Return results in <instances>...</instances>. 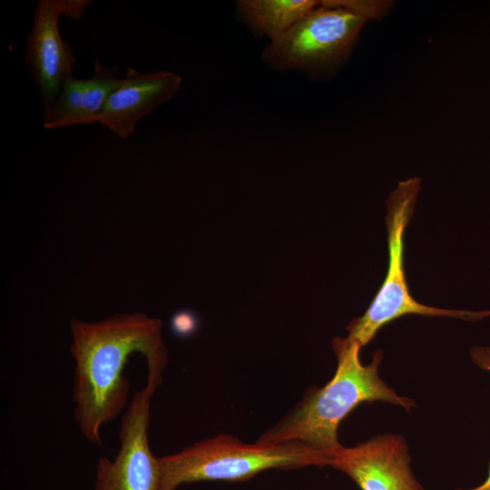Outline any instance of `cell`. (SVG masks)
Returning <instances> with one entry per match:
<instances>
[{
	"instance_id": "6da1fadb",
	"label": "cell",
	"mask_w": 490,
	"mask_h": 490,
	"mask_svg": "<svg viewBox=\"0 0 490 490\" xmlns=\"http://www.w3.org/2000/svg\"><path fill=\"white\" fill-rule=\"evenodd\" d=\"M162 326L159 318L142 312L118 313L97 322L71 320L74 416L89 443L102 445L103 426L126 408L130 384L123 370L132 354L145 357L146 382L162 384L168 360Z\"/></svg>"
},
{
	"instance_id": "7a4b0ae2",
	"label": "cell",
	"mask_w": 490,
	"mask_h": 490,
	"mask_svg": "<svg viewBox=\"0 0 490 490\" xmlns=\"http://www.w3.org/2000/svg\"><path fill=\"white\" fill-rule=\"evenodd\" d=\"M338 367L332 379L312 391L286 417L261 435L259 442H298L325 454L328 458L339 446L338 427L360 403L385 401L409 410L415 403L399 397L378 375L382 353L377 351L370 364L359 359L361 346L349 338L332 341Z\"/></svg>"
},
{
	"instance_id": "3957f363",
	"label": "cell",
	"mask_w": 490,
	"mask_h": 490,
	"mask_svg": "<svg viewBox=\"0 0 490 490\" xmlns=\"http://www.w3.org/2000/svg\"><path fill=\"white\" fill-rule=\"evenodd\" d=\"M158 460L161 490H175L199 481H244L272 468L328 466L325 454L298 442L246 444L226 435L194 443Z\"/></svg>"
},
{
	"instance_id": "277c9868",
	"label": "cell",
	"mask_w": 490,
	"mask_h": 490,
	"mask_svg": "<svg viewBox=\"0 0 490 490\" xmlns=\"http://www.w3.org/2000/svg\"><path fill=\"white\" fill-rule=\"evenodd\" d=\"M420 180L400 181L387 201L388 267L385 279L366 312L347 327L348 338L361 348L370 342L387 323L407 314L451 317L478 320L490 316V310L468 311L444 309L421 304L410 294L404 267V235L413 215Z\"/></svg>"
},
{
	"instance_id": "5b68a950",
	"label": "cell",
	"mask_w": 490,
	"mask_h": 490,
	"mask_svg": "<svg viewBox=\"0 0 490 490\" xmlns=\"http://www.w3.org/2000/svg\"><path fill=\"white\" fill-rule=\"evenodd\" d=\"M278 40L264 57L279 69H312L339 62L355 43L368 18L340 5L323 1Z\"/></svg>"
},
{
	"instance_id": "8992f818",
	"label": "cell",
	"mask_w": 490,
	"mask_h": 490,
	"mask_svg": "<svg viewBox=\"0 0 490 490\" xmlns=\"http://www.w3.org/2000/svg\"><path fill=\"white\" fill-rule=\"evenodd\" d=\"M156 390L146 382L131 400L120 425L118 453L113 460L102 456L97 461L94 490H161L159 460L148 436L151 401Z\"/></svg>"
},
{
	"instance_id": "52a82bcc",
	"label": "cell",
	"mask_w": 490,
	"mask_h": 490,
	"mask_svg": "<svg viewBox=\"0 0 490 490\" xmlns=\"http://www.w3.org/2000/svg\"><path fill=\"white\" fill-rule=\"evenodd\" d=\"M404 438L382 435L354 447L339 446L331 466L351 477L361 490H424L410 466Z\"/></svg>"
},
{
	"instance_id": "ba28073f",
	"label": "cell",
	"mask_w": 490,
	"mask_h": 490,
	"mask_svg": "<svg viewBox=\"0 0 490 490\" xmlns=\"http://www.w3.org/2000/svg\"><path fill=\"white\" fill-rule=\"evenodd\" d=\"M66 15L65 0H39L25 43V64L38 88L44 110L57 98L76 64L71 45L59 32Z\"/></svg>"
},
{
	"instance_id": "9c48e42d",
	"label": "cell",
	"mask_w": 490,
	"mask_h": 490,
	"mask_svg": "<svg viewBox=\"0 0 490 490\" xmlns=\"http://www.w3.org/2000/svg\"><path fill=\"white\" fill-rule=\"evenodd\" d=\"M181 85V77L172 72L141 73L129 67L109 96L98 123L118 138L127 139L135 132L138 122L171 100Z\"/></svg>"
},
{
	"instance_id": "30bf717a",
	"label": "cell",
	"mask_w": 490,
	"mask_h": 490,
	"mask_svg": "<svg viewBox=\"0 0 490 490\" xmlns=\"http://www.w3.org/2000/svg\"><path fill=\"white\" fill-rule=\"evenodd\" d=\"M122 76L116 67L95 59L91 77L79 79L69 75L59 94L44 110V127L54 130L98 122L99 116Z\"/></svg>"
},
{
	"instance_id": "8fae6325",
	"label": "cell",
	"mask_w": 490,
	"mask_h": 490,
	"mask_svg": "<svg viewBox=\"0 0 490 490\" xmlns=\"http://www.w3.org/2000/svg\"><path fill=\"white\" fill-rule=\"evenodd\" d=\"M314 0H241L240 14L257 32L271 42L278 40L309 11L318 5Z\"/></svg>"
},
{
	"instance_id": "7c38bea8",
	"label": "cell",
	"mask_w": 490,
	"mask_h": 490,
	"mask_svg": "<svg viewBox=\"0 0 490 490\" xmlns=\"http://www.w3.org/2000/svg\"><path fill=\"white\" fill-rule=\"evenodd\" d=\"M471 357L475 363H476L483 369L490 371V347H476L471 351ZM457 490H490V465L487 478L479 485L470 489H457Z\"/></svg>"
},
{
	"instance_id": "4fadbf2b",
	"label": "cell",
	"mask_w": 490,
	"mask_h": 490,
	"mask_svg": "<svg viewBox=\"0 0 490 490\" xmlns=\"http://www.w3.org/2000/svg\"><path fill=\"white\" fill-rule=\"evenodd\" d=\"M192 318L188 312L178 313L173 318V326L179 332H185L191 327Z\"/></svg>"
}]
</instances>
